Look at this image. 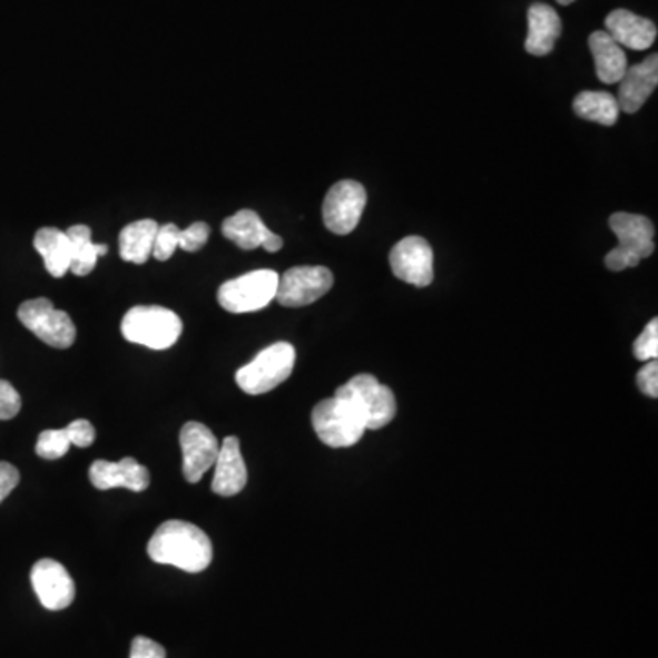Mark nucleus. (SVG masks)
<instances>
[{
  "instance_id": "f257e3e1",
  "label": "nucleus",
  "mask_w": 658,
  "mask_h": 658,
  "mask_svg": "<svg viewBox=\"0 0 658 658\" xmlns=\"http://www.w3.org/2000/svg\"><path fill=\"white\" fill-rule=\"evenodd\" d=\"M148 557L161 566L178 567L185 572H202L213 561V541L189 521H165L147 546Z\"/></svg>"
},
{
  "instance_id": "f03ea898",
  "label": "nucleus",
  "mask_w": 658,
  "mask_h": 658,
  "mask_svg": "<svg viewBox=\"0 0 658 658\" xmlns=\"http://www.w3.org/2000/svg\"><path fill=\"white\" fill-rule=\"evenodd\" d=\"M181 332V318L173 310L161 306L132 307L121 321L122 337L158 352L173 347Z\"/></svg>"
},
{
  "instance_id": "7ed1b4c3",
  "label": "nucleus",
  "mask_w": 658,
  "mask_h": 658,
  "mask_svg": "<svg viewBox=\"0 0 658 658\" xmlns=\"http://www.w3.org/2000/svg\"><path fill=\"white\" fill-rule=\"evenodd\" d=\"M609 227L617 235L618 247L606 256V266L611 271L637 267L644 258L655 253V225L642 215L615 213L609 218Z\"/></svg>"
},
{
  "instance_id": "20e7f679",
  "label": "nucleus",
  "mask_w": 658,
  "mask_h": 658,
  "mask_svg": "<svg viewBox=\"0 0 658 658\" xmlns=\"http://www.w3.org/2000/svg\"><path fill=\"white\" fill-rule=\"evenodd\" d=\"M296 352L289 342H276L262 350L249 364L236 372V384L242 392L262 395L281 386L289 379L295 367Z\"/></svg>"
},
{
  "instance_id": "39448f33",
  "label": "nucleus",
  "mask_w": 658,
  "mask_h": 658,
  "mask_svg": "<svg viewBox=\"0 0 658 658\" xmlns=\"http://www.w3.org/2000/svg\"><path fill=\"white\" fill-rule=\"evenodd\" d=\"M312 421L318 439L332 449L353 446L366 432V424L357 409L338 395L318 403L313 410Z\"/></svg>"
},
{
  "instance_id": "423d86ee",
  "label": "nucleus",
  "mask_w": 658,
  "mask_h": 658,
  "mask_svg": "<svg viewBox=\"0 0 658 658\" xmlns=\"http://www.w3.org/2000/svg\"><path fill=\"white\" fill-rule=\"evenodd\" d=\"M357 409L366 430H381L392 423L397 414V401L389 386H383L373 375H355L335 392Z\"/></svg>"
},
{
  "instance_id": "0eeeda50",
  "label": "nucleus",
  "mask_w": 658,
  "mask_h": 658,
  "mask_svg": "<svg viewBox=\"0 0 658 658\" xmlns=\"http://www.w3.org/2000/svg\"><path fill=\"white\" fill-rule=\"evenodd\" d=\"M278 273L258 269L225 282L218 289L219 306L229 313L261 312L275 301Z\"/></svg>"
},
{
  "instance_id": "6e6552de",
  "label": "nucleus",
  "mask_w": 658,
  "mask_h": 658,
  "mask_svg": "<svg viewBox=\"0 0 658 658\" xmlns=\"http://www.w3.org/2000/svg\"><path fill=\"white\" fill-rule=\"evenodd\" d=\"M17 317L48 346L67 350L76 342L77 330L67 312L56 310L48 298H33L21 304Z\"/></svg>"
},
{
  "instance_id": "1a4fd4ad",
  "label": "nucleus",
  "mask_w": 658,
  "mask_h": 658,
  "mask_svg": "<svg viewBox=\"0 0 658 658\" xmlns=\"http://www.w3.org/2000/svg\"><path fill=\"white\" fill-rule=\"evenodd\" d=\"M366 189L359 181L342 179L327 190L322 204V219L333 235H350L357 227L366 207Z\"/></svg>"
},
{
  "instance_id": "9d476101",
  "label": "nucleus",
  "mask_w": 658,
  "mask_h": 658,
  "mask_svg": "<svg viewBox=\"0 0 658 658\" xmlns=\"http://www.w3.org/2000/svg\"><path fill=\"white\" fill-rule=\"evenodd\" d=\"M333 287V273L324 266H298L278 276L275 301L281 306L304 307Z\"/></svg>"
},
{
  "instance_id": "9b49d317",
  "label": "nucleus",
  "mask_w": 658,
  "mask_h": 658,
  "mask_svg": "<svg viewBox=\"0 0 658 658\" xmlns=\"http://www.w3.org/2000/svg\"><path fill=\"white\" fill-rule=\"evenodd\" d=\"M390 267L399 281L426 287L434 281V251L421 236H406L390 253Z\"/></svg>"
},
{
  "instance_id": "f8f14e48",
  "label": "nucleus",
  "mask_w": 658,
  "mask_h": 658,
  "mask_svg": "<svg viewBox=\"0 0 658 658\" xmlns=\"http://www.w3.org/2000/svg\"><path fill=\"white\" fill-rule=\"evenodd\" d=\"M179 444L184 452L185 480L195 485L215 467L219 452L218 439L205 424L189 421L179 432Z\"/></svg>"
},
{
  "instance_id": "ddd939ff",
  "label": "nucleus",
  "mask_w": 658,
  "mask_h": 658,
  "mask_svg": "<svg viewBox=\"0 0 658 658\" xmlns=\"http://www.w3.org/2000/svg\"><path fill=\"white\" fill-rule=\"evenodd\" d=\"M31 586L42 608L50 611L67 609L76 598V583L68 574L67 567L50 558L39 560L31 567Z\"/></svg>"
},
{
  "instance_id": "4468645a",
  "label": "nucleus",
  "mask_w": 658,
  "mask_h": 658,
  "mask_svg": "<svg viewBox=\"0 0 658 658\" xmlns=\"http://www.w3.org/2000/svg\"><path fill=\"white\" fill-rule=\"evenodd\" d=\"M92 485L99 490L128 489L134 492H144L150 485V474L147 467L139 464L134 458L125 460L105 461L92 463L88 470Z\"/></svg>"
},
{
  "instance_id": "2eb2a0df",
  "label": "nucleus",
  "mask_w": 658,
  "mask_h": 658,
  "mask_svg": "<svg viewBox=\"0 0 658 658\" xmlns=\"http://www.w3.org/2000/svg\"><path fill=\"white\" fill-rule=\"evenodd\" d=\"M618 107L626 114H635L644 107L658 85V56L628 68L618 82Z\"/></svg>"
},
{
  "instance_id": "dca6fc26",
  "label": "nucleus",
  "mask_w": 658,
  "mask_h": 658,
  "mask_svg": "<svg viewBox=\"0 0 658 658\" xmlns=\"http://www.w3.org/2000/svg\"><path fill=\"white\" fill-rule=\"evenodd\" d=\"M213 492L222 498L240 494L247 485V469L242 455L240 441L235 435L224 439L216 458Z\"/></svg>"
},
{
  "instance_id": "f3484780",
  "label": "nucleus",
  "mask_w": 658,
  "mask_h": 658,
  "mask_svg": "<svg viewBox=\"0 0 658 658\" xmlns=\"http://www.w3.org/2000/svg\"><path fill=\"white\" fill-rule=\"evenodd\" d=\"M606 31L620 47L629 50H648L657 39V26L646 17L629 10H615L606 17Z\"/></svg>"
},
{
  "instance_id": "a211bd4d",
  "label": "nucleus",
  "mask_w": 658,
  "mask_h": 658,
  "mask_svg": "<svg viewBox=\"0 0 658 658\" xmlns=\"http://www.w3.org/2000/svg\"><path fill=\"white\" fill-rule=\"evenodd\" d=\"M527 19H529V33H527L526 50L531 56H549L561 36V21L557 10H552L551 6L537 2L529 8Z\"/></svg>"
},
{
  "instance_id": "6ab92c4d",
  "label": "nucleus",
  "mask_w": 658,
  "mask_h": 658,
  "mask_svg": "<svg viewBox=\"0 0 658 658\" xmlns=\"http://www.w3.org/2000/svg\"><path fill=\"white\" fill-rule=\"evenodd\" d=\"M589 48L595 57L597 76L603 85H617L628 70V57L608 31H595L589 37Z\"/></svg>"
},
{
  "instance_id": "aec40b11",
  "label": "nucleus",
  "mask_w": 658,
  "mask_h": 658,
  "mask_svg": "<svg viewBox=\"0 0 658 658\" xmlns=\"http://www.w3.org/2000/svg\"><path fill=\"white\" fill-rule=\"evenodd\" d=\"M33 247L42 256L45 267L53 278H62L70 271L72 245H70L67 230L62 233L56 227H42L37 230Z\"/></svg>"
},
{
  "instance_id": "412c9836",
  "label": "nucleus",
  "mask_w": 658,
  "mask_h": 658,
  "mask_svg": "<svg viewBox=\"0 0 658 658\" xmlns=\"http://www.w3.org/2000/svg\"><path fill=\"white\" fill-rule=\"evenodd\" d=\"M158 222L154 219H138L128 224L119 233V255L122 261L130 264H145L153 256L154 240L158 233Z\"/></svg>"
},
{
  "instance_id": "4be33fe9",
  "label": "nucleus",
  "mask_w": 658,
  "mask_h": 658,
  "mask_svg": "<svg viewBox=\"0 0 658 658\" xmlns=\"http://www.w3.org/2000/svg\"><path fill=\"white\" fill-rule=\"evenodd\" d=\"M222 233L227 240L245 251L262 247V244L267 240V236L271 235V230L262 222L261 216L251 209L238 210L236 215L225 219L222 224Z\"/></svg>"
},
{
  "instance_id": "5701e85b",
  "label": "nucleus",
  "mask_w": 658,
  "mask_h": 658,
  "mask_svg": "<svg viewBox=\"0 0 658 658\" xmlns=\"http://www.w3.org/2000/svg\"><path fill=\"white\" fill-rule=\"evenodd\" d=\"M67 235L72 245L70 271L76 276L90 275L96 269L99 256L107 255V245L94 244L92 229L88 225H72L67 230Z\"/></svg>"
},
{
  "instance_id": "b1692460",
  "label": "nucleus",
  "mask_w": 658,
  "mask_h": 658,
  "mask_svg": "<svg viewBox=\"0 0 658 658\" xmlns=\"http://www.w3.org/2000/svg\"><path fill=\"white\" fill-rule=\"evenodd\" d=\"M572 108L578 118L595 121L603 127H612L620 116V107L615 96L609 92H587L578 94L572 102Z\"/></svg>"
},
{
  "instance_id": "393cba45",
  "label": "nucleus",
  "mask_w": 658,
  "mask_h": 658,
  "mask_svg": "<svg viewBox=\"0 0 658 658\" xmlns=\"http://www.w3.org/2000/svg\"><path fill=\"white\" fill-rule=\"evenodd\" d=\"M72 443L67 429L45 430L37 439L36 452L42 460H61L68 454Z\"/></svg>"
},
{
  "instance_id": "a878e982",
  "label": "nucleus",
  "mask_w": 658,
  "mask_h": 658,
  "mask_svg": "<svg viewBox=\"0 0 658 658\" xmlns=\"http://www.w3.org/2000/svg\"><path fill=\"white\" fill-rule=\"evenodd\" d=\"M179 227L176 224L159 225L154 240L153 256L156 261L167 262L179 247Z\"/></svg>"
},
{
  "instance_id": "bb28decb",
  "label": "nucleus",
  "mask_w": 658,
  "mask_h": 658,
  "mask_svg": "<svg viewBox=\"0 0 658 658\" xmlns=\"http://www.w3.org/2000/svg\"><path fill=\"white\" fill-rule=\"evenodd\" d=\"M635 357L642 363L649 361H657L658 357V321L649 322L648 326L644 327V332L638 335L634 346Z\"/></svg>"
},
{
  "instance_id": "cd10ccee",
  "label": "nucleus",
  "mask_w": 658,
  "mask_h": 658,
  "mask_svg": "<svg viewBox=\"0 0 658 658\" xmlns=\"http://www.w3.org/2000/svg\"><path fill=\"white\" fill-rule=\"evenodd\" d=\"M210 227L205 222H195L187 229L179 230V249L196 253L209 242Z\"/></svg>"
},
{
  "instance_id": "c85d7f7f",
  "label": "nucleus",
  "mask_w": 658,
  "mask_h": 658,
  "mask_svg": "<svg viewBox=\"0 0 658 658\" xmlns=\"http://www.w3.org/2000/svg\"><path fill=\"white\" fill-rule=\"evenodd\" d=\"M21 395L8 381L0 379V421L16 418L21 412Z\"/></svg>"
},
{
  "instance_id": "c756f323",
  "label": "nucleus",
  "mask_w": 658,
  "mask_h": 658,
  "mask_svg": "<svg viewBox=\"0 0 658 658\" xmlns=\"http://www.w3.org/2000/svg\"><path fill=\"white\" fill-rule=\"evenodd\" d=\"M67 432L70 443L76 444L79 449H88L96 441V429H94V424L87 421V419L72 421V423L68 424Z\"/></svg>"
},
{
  "instance_id": "7c9ffc66",
  "label": "nucleus",
  "mask_w": 658,
  "mask_h": 658,
  "mask_svg": "<svg viewBox=\"0 0 658 658\" xmlns=\"http://www.w3.org/2000/svg\"><path fill=\"white\" fill-rule=\"evenodd\" d=\"M128 658H167V651L150 638L136 637L130 646V657Z\"/></svg>"
},
{
  "instance_id": "2f4dec72",
  "label": "nucleus",
  "mask_w": 658,
  "mask_h": 658,
  "mask_svg": "<svg viewBox=\"0 0 658 658\" xmlns=\"http://www.w3.org/2000/svg\"><path fill=\"white\" fill-rule=\"evenodd\" d=\"M638 389L642 390L648 397H658V364L657 361H649L646 366L638 372Z\"/></svg>"
},
{
  "instance_id": "473e14b6",
  "label": "nucleus",
  "mask_w": 658,
  "mask_h": 658,
  "mask_svg": "<svg viewBox=\"0 0 658 658\" xmlns=\"http://www.w3.org/2000/svg\"><path fill=\"white\" fill-rule=\"evenodd\" d=\"M19 480H21L19 470L13 464L0 461V503L16 490V487L19 485Z\"/></svg>"
},
{
  "instance_id": "72a5a7b5",
  "label": "nucleus",
  "mask_w": 658,
  "mask_h": 658,
  "mask_svg": "<svg viewBox=\"0 0 658 658\" xmlns=\"http://www.w3.org/2000/svg\"><path fill=\"white\" fill-rule=\"evenodd\" d=\"M262 247L267 251V253H278V251L284 247V240H282L281 236L275 235V233H271L267 236V240L262 244Z\"/></svg>"
},
{
  "instance_id": "f704fd0d",
  "label": "nucleus",
  "mask_w": 658,
  "mask_h": 658,
  "mask_svg": "<svg viewBox=\"0 0 658 658\" xmlns=\"http://www.w3.org/2000/svg\"><path fill=\"white\" fill-rule=\"evenodd\" d=\"M558 4L561 6H569L572 4V2H574V0H557Z\"/></svg>"
}]
</instances>
